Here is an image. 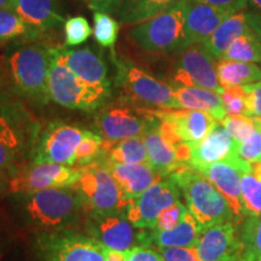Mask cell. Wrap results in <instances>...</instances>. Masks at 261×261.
I'll list each match as a JSON object with an SVG mask.
<instances>
[{"instance_id": "cell-1", "label": "cell", "mask_w": 261, "mask_h": 261, "mask_svg": "<svg viewBox=\"0 0 261 261\" xmlns=\"http://www.w3.org/2000/svg\"><path fill=\"white\" fill-rule=\"evenodd\" d=\"M51 47L39 41L14 42L5 54V73L16 94L39 104L50 102Z\"/></svg>"}, {"instance_id": "cell-2", "label": "cell", "mask_w": 261, "mask_h": 261, "mask_svg": "<svg viewBox=\"0 0 261 261\" xmlns=\"http://www.w3.org/2000/svg\"><path fill=\"white\" fill-rule=\"evenodd\" d=\"M19 197V212L37 232L69 230L80 220L84 203L73 188L47 189Z\"/></svg>"}, {"instance_id": "cell-3", "label": "cell", "mask_w": 261, "mask_h": 261, "mask_svg": "<svg viewBox=\"0 0 261 261\" xmlns=\"http://www.w3.org/2000/svg\"><path fill=\"white\" fill-rule=\"evenodd\" d=\"M38 126L17 104L0 98V179L8 180L25 155H33Z\"/></svg>"}, {"instance_id": "cell-4", "label": "cell", "mask_w": 261, "mask_h": 261, "mask_svg": "<svg viewBox=\"0 0 261 261\" xmlns=\"http://www.w3.org/2000/svg\"><path fill=\"white\" fill-rule=\"evenodd\" d=\"M169 177L178 184L188 210L198 223L201 231L218 224L234 223L227 201L200 172L184 167L173 172Z\"/></svg>"}, {"instance_id": "cell-5", "label": "cell", "mask_w": 261, "mask_h": 261, "mask_svg": "<svg viewBox=\"0 0 261 261\" xmlns=\"http://www.w3.org/2000/svg\"><path fill=\"white\" fill-rule=\"evenodd\" d=\"M190 2L181 0L155 17L136 24L128 38L148 52H180L187 48L185 22Z\"/></svg>"}, {"instance_id": "cell-6", "label": "cell", "mask_w": 261, "mask_h": 261, "mask_svg": "<svg viewBox=\"0 0 261 261\" xmlns=\"http://www.w3.org/2000/svg\"><path fill=\"white\" fill-rule=\"evenodd\" d=\"M48 93L51 100L68 109L94 112L104 107L112 97V84L86 83L52 58Z\"/></svg>"}, {"instance_id": "cell-7", "label": "cell", "mask_w": 261, "mask_h": 261, "mask_svg": "<svg viewBox=\"0 0 261 261\" xmlns=\"http://www.w3.org/2000/svg\"><path fill=\"white\" fill-rule=\"evenodd\" d=\"M80 168L74 189L80 195L87 215L125 213L126 201L103 158Z\"/></svg>"}, {"instance_id": "cell-8", "label": "cell", "mask_w": 261, "mask_h": 261, "mask_svg": "<svg viewBox=\"0 0 261 261\" xmlns=\"http://www.w3.org/2000/svg\"><path fill=\"white\" fill-rule=\"evenodd\" d=\"M116 86L122 91V100L143 108L178 109L171 85L156 79L129 62L116 61Z\"/></svg>"}, {"instance_id": "cell-9", "label": "cell", "mask_w": 261, "mask_h": 261, "mask_svg": "<svg viewBox=\"0 0 261 261\" xmlns=\"http://www.w3.org/2000/svg\"><path fill=\"white\" fill-rule=\"evenodd\" d=\"M34 247L39 261H107L106 246L73 228L38 232Z\"/></svg>"}, {"instance_id": "cell-10", "label": "cell", "mask_w": 261, "mask_h": 261, "mask_svg": "<svg viewBox=\"0 0 261 261\" xmlns=\"http://www.w3.org/2000/svg\"><path fill=\"white\" fill-rule=\"evenodd\" d=\"M91 130L63 121H52L39 133L32 162L57 163L74 167L76 150Z\"/></svg>"}, {"instance_id": "cell-11", "label": "cell", "mask_w": 261, "mask_h": 261, "mask_svg": "<svg viewBox=\"0 0 261 261\" xmlns=\"http://www.w3.org/2000/svg\"><path fill=\"white\" fill-rule=\"evenodd\" d=\"M80 168L57 163L22 165L6 180V192L27 195L47 189L73 188L80 179Z\"/></svg>"}, {"instance_id": "cell-12", "label": "cell", "mask_w": 261, "mask_h": 261, "mask_svg": "<svg viewBox=\"0 0 261 261\" xmlns=\"http://www.w3.org/2000/svg\"><path fill=\"white\" fill-rule=\"evenodd\" d=\"M154 120L151 110L140 109L127 102L102 107L94 117V125L103 138L110 143L137 138L149 128Z\"/></svg>"}, {"instance_id": "cell-13", "label": "cell", "mask_w": 261, "mask_h": 261, "mask_svg": "<svg viewBox=\"0 0 261 261\" xmlns=\"http://www.w3.org/2000/svg\"><path fill=\"white\" fill-rule=\"evenodd\" d=\"M180 189L172 177H166L126 202L125 214L137 228L151 230L160 214L180 201Z\"/></svg>"}, {"instance_id": "cell-14", "label": "cell", "mask_w": 261, "mask_h": 261, "mask_svg": "<svg viewBox=\"0 0 261 261\" xmlns=\"http://www.w3.org/2000/svg\"><path fill=\"white\" fill-rule=\"evenodd\" d=\"M217 62L203 44H192L179 52L175 65L174 86H197L223 94L217 74Z\"/></svg>"}, {"instance_id": "cell-15", "label": "cell", "mask_w": 261, "mask_h": 261, "mask_svg": "<svg viewBox=\"0 0 261 261\" xmlns=\"http://www.w3.org/2000/svg\"><path fill=\"white\" fill-rule=\"evenodd\" d=\"M249 167V162L244 161L238 155H234L223 161L211 163V165L195 169L204 175L224 196L232 211L234 224L237 226H240L246 219L242 191H241V177L243 172H246Z\"/></svg>"}, {"instance_id": "cell-16", "label": "cell", "mask_w": 261, "mask_h": 261, "mask_svg": "<svg viewBox=\"0 0 261 261\" xmlns=\"http://www.w3.org/2000/svg\"><path fill=\"white\" fill-rule=\"evenodd\" d=\"M143 139L148 150V165L163 178L178 169L188 167L178 158V146L184 142L178 138L168 122L154 115Z\"/></svg>"}, {"instance_id": "cell-17", "label": "cell", "mask_w": 261, "mask_h": 261, "mask_svg": "<svg viewBox=\"0 0 261 261\" xmlns=\"http://www.w3.org/2000/svg\"><path fill=\"white\" fill-rule=\"evenodd\" d=\"M86 228L91 237L110 249L127 252L135 247L143 246L144 230L137 228L127 219L123 212L104 215H89Z\"/></svg>"}, {"instance_id": "cell-18", "label": "cell", "mask_w": 261, "mask_h": 261, "mask_svg": "<svg viewBox=\"0 0 261 261\" xmlns=\"http://www.w3.org/2000/svg\"><path fill=\"white\" fill-rule=\"evenodd\" d=\"M196 250L200 261H241L243 246L237 225L228 221L202 230Z\"/></svg>"}, {"instance_id": "cell-19", "label": "cell", "mask_w": 261, "mask_h": 261, "mask_svg": "<svg viewBox=\"0 0 261 261\" xmlns=\"http://www.w3.org/2000/svg\"><path fill=\"white\" fill-rule=\"evenodd\" d=\"M52 58L84 81L94 85L112 84L103 55L92 47L69 48L65 45L51 47Z\"/></svg>"}, {"instance_id": "cell-20", "label": "cell", "mask_w": 261, "mask_h": 261, "mask_svg": "<svg viewBox=\"0 0 261 261\" xmlns=\"http://www.w3.org/2000/svg\"><path fill=\"white\" fill-rule=\"evenodd\" d=\"M160 120L168 122L181 142L194 144L204 138L218 122L211 114L200 110L167 109L152 110Z\"/></svg>"}, {"instance_id": "cell-21", "label": "cell", "mask_w": 261, "mask_h": 261, "mask_svg": "<svg viewBox=\"0 0 261 261\" xmlns=\"http://www.w3.org/2000/svg\"><path fill=\"white\" fill-rule=\"evenodd\" d=\"M190 146L189 167L192 169H198L237 155V143L228 135L221 122H218L203 139Z\"/></svg>"}, {"instance_id": "cell-22", "label": "cell", "mask_w": 261, "mask_h": 261, "mask_svg": "<svg viewBox=\"0 0 261 261\" xmlns=\"http://www.w3.org/2000/svg\"><path fill=\"white\" fill-rule=\"evenodd\" d=\"M103 160L119 185L126 202L143 194L155 182L163 179L162 175L155 172L149 165H123L109 162L104 158Z\"/></svg>"}, {"instance_id": "cell-23", "label": "cell", "mask_w": 261, "mask_h": 261, "mask_svg": "<svg viewBox=\"0 0 261 261\" xmlns=\"http://www.w3.org/2000/svg\"><path fill=\"white\" fill-rule=\"evenodd\" d=\"M234 12L221 10L207 4H191L189 6L185 35L187 47L192 44H204L221 22Z\"/></svg>"}, {"instance_id": "cell-24", "label": "cell", "mask_w": 261, "mask_h": 261, "mask_svg": "<svg viewBox=\"0 0 261 261\" xmlns=\"http://www.w3.org/2000/svg\"><path fill=\"white\" fill-rule=\"evenodd\" d=\"M175 93L178 109L200 110L211 114L221 122L227 116L221 94L197 86H172Z\"/></svg>"}, {"instance_id": "cell-25", "label": "cell", "mask_w": 261, "mask_h": 261, "mask_svg": "<svg viewBox=\"0 0 261 261\" xmlns=\"http://www.w3.org/2000/svg\"><path fill=\"white\" fill-rule=\"evenodd\" d=\"M200 233L201 228L198 226V223L188 210L180 223L172 230H146L145 247H150L151 244H154L156 249L171 247H196Z\"/></svg>"}, {"instance_id": "cell-26", "label": "cell", "mask_w": 261, "mask_h": 261, "mask_svg": "<svg viewBox=\"0 0 261 261\" xmlns=\"http://www.w3.org/2000/svg\"><path fill=\"white\" fill-rule=\"evenodd\" d=\"M14 10L25 23L41 33L64 24L57 0H16Z\"/></svg>"}, {"instance_id": "cell-27", "label": "cell", "mask_w": 261, "mask_h": 261, "mask_svg": "<svg viewBox=\"0 0 261 261\" xmlns=\"http://www.w3.org/2000/svg\"><path fill=\"white\" fill-rule=\"evenodd\" d=\"M252 32L253 29L248 22L247 12L238 11L225 18L203 45L212 56L219 61L236 39Z\"/></svg>"}, {"instance_id": "cell-28", "label": "cell", "mask_w": 261, "mask_h": 261, "mask_svg": "<svg viewBox=\"0 0 261 261\" xmlns=\"http://www.w3.org/2000/svg\"><path fill=\"white\" fill-rule=\"evenodd\" d=\"M181 0H123L116 15L123 25L138 24L162 14Z\"/></svg>"}, {"instance_id": "cell-29", "label": "cell", "mask_w": 261, "mask_h": 261, "mask_svg": "<svg viewBox=\"0 0 261 261\" xmlns=\"http://www.w3.org/2000/svg\"><path fill=\"white\" fill-rule=\"evenodd\" d=\"M215 67L218 79L225 90L243 87L261 80V67L256 63L219 60Z\"/></svg>"}, {"instance_id": "cell-30", "label": "cell", "mask_w": 261, "mask_h": 261, "mask_svg": "<svg viewBox=\"0 0 261 261\" xmlns=\"http://www.w3.org/2000/svg\"><path fill=\"white\" fill-rule=\"evenodd\" d=\"M103 158L109 162L123 165H148V150L143 137L128 138L103 145Z\"/></svg>"}, {"instance_id": "cell-31", "label": "cell", "mask_w": 261, "mask_h": 261, "mask_svg": "<svg viewBox=\"0 0 261 261\" xmlns=\"http://www.w3.org/2000/svg\"><path fill=\"white\" fill-rule=\"evenodd\" d=\"M42 34L44 33L25 23L15 10H0V45L38 41Z\"/></svg>"}, {"instance_id": "cell-32", "label": "cell", "mask_w": 261, "mask_h": 261, "mask_svg": "<svg viewBox=\"0 0 261 261\" xmlns=\"http://www.w3.org/2000/svg\"><path fill=\"white\" fill-rule=\"evenodd\" d=\"M241 191L246 218L261 217V161L250 163L241 177Z\"/></svg>"}, {"instance_id": "cell-33", "label": "cell", "mask_w": 261, "mask_h": 261, "mask_svg": "<svg viewBox=\"0 0 261 261\" xmlns=\"http://www.w3.org/2000/svg\"><path fill=\"white\" fill-rule=\"evenodd\" d=\"M220 60L261 63V41L254 31L236 39L225 51Z\"/></svg>"}, {"instance_id": "cell-34", "label": "cell", "mask_w": 261, "mask_h": 261, "mask_svg": "<svg viewBox=\"0 0 261 261\" xmlns=\"http://www.w3.org/2000/svg\"><path fill=\"white\" fill-rule=\"evenodd\" d=\"M240 234L243 246L241 261H253L261 257V217L246 218L240 225Z\"/></svg>"}, {"instance_id": "cell-35", "label": "cell", "mask_w": 261, "mask_h": 261, "mask_svg": "<svg viewBox=\"0 0 261 261\" xmlns=\"http://www.w3.org/2000/svg\"><path fill=\"white\" fill-rule=\"evenodd\" d=\"M93 21V35L96 41L102 47L113 48L117 40V35H119V22L109 14L99 11H94Z\"/></svg>"}, {"instance_id": "cell-36", "label": "cell", "mask_w": 261, "mask_h": 261, "mask_svg": "<svg viewBox=\"0 0 261 261\" xmlns=\"http://www.w3.org/2000/svg\"><path fill=\"white\" fill-rule=\"evenodd\" d=\"M103 145L104 140L99 135L90 132L89 136H86L77 146L76 150V163L75 166L77 167H84V166L90 165L98 159L103 156Z\"/></svg>"}, {"instance_id": "cell-37", "label": "cell", "mask_w": 261, "mask_h": 261, "mask_svg": "<svg viewBox=\"0 0 261 261\" xmlns=\"http://www.w3.org/2000/svg\"><path fill=\"white\" fill-rule=\"evenodd\" d=\"M65 46H77L91 37L92 28L84 16L68 17L64 22Z\"/></svg>"}, {"instance_id": "cell-38", "label": "cell", "mask_w": 261, "mask_h": 261, "mask_svg": "<svg viewBox=\"0 0 261 261\" xmlns=\"http://www.w3.org/2000/svg\"><path fill=\"white\" fill-rule=\"evenodd\" d=\"M221 125L225 127L228 135L232 137L237 144L252 136L256 128L253 117L248 116H226L221 121Z\"/></svg>"}, {"instance_id": "cell-39", "label": "cell", "mask_w": 261, "mask_h": 261, "mask_svg": "<svg viewBox=\"0 0 261 261\" xmlns=\"http://www.w3.org/2000/svg\"><path fill=\"white\" fill-rule=\"evenodd\" d=\"M223 97L225 108H226L227 116H250L248 112L246 103V93H244L243 87H231L226 89L225 92L221 94Z\"/></svg>"}, {"instance_id": "cell-40", "label": "cell", "mask_w": 261, "mask_h": 261, "mask_svg": "<svg viewBox=\"0 0 261 261\" xmlns=\"http://www.w3.org/2000/svg\"><path fill=\"white\" fill-rule=\"evenodd\" d=\"M237 155L249 163L261 161V130L259 128H255L246 140L238 143Z\"/></svg>"}, {"instance_id": "cell-41", "label": "cell", "mask_w": 261, "mask_h": 261, "mask_svg": "<svg viewBox=\"0 0 261 261\" xmlns=\"http://www.w3.org/2000/svg\"><path fill=\"white\" fill-rule=\"evenodd\" d=\"M188 207L181 203L180 201L175 202L174 204H172L171 207H168L167 210H165L160 214L158 221L154 228L151 230L156 231H168L172 230L173 227H175L180 223L182 218H184L185 213H187Z\"/></svg>"}, {"instance_id": "cell-42", "label": "cell", "mask_w": 261, "mask_h": 261, "mask_svg": "<svg viewBox=\"0 0 261 261\" xmlns=\"http://www.w3.org/2000/svg\"><path fill=\"white\" fill-rule=\"evenodd\" d=\"M165 261H200L196 247H171V248H158Z\"/></svg>"}, {"instance_id": "cell-43", "label": "cell", "mask_w": 261, "mask_h": 261, "mask_svg": "<svg viewBox=\"0 0 261 261\" xmlns=\"http://www.w3.org/2000/svg\"><path fill=\"white\" fill-rule=\"evenodd\" d=\"M246 103L250 116L261 117V80L243 86Z\"/></svg>"}, {"instance_id": "cell-44", "label": "cell", "mask_w": 261, "mask_h": 261, "mask_svg": "<svg viewBox=\"0 0 261 261\" xmlns=\"http://www.w3.org/2000/svg\"><path fill=\"white\" fill-rule=\"evenodd\" d=\"M189 2L191 4H207L226 11L238 12L246 8L248 0H189Z\"/></svg>"}, {"instance_id": "cell-45", "label": "cell", "mask_w": 261, "mask_h": 261, "mask_svg": "<svg viewBox=\"0 0 261 261\" xmlns=\"http://www.w3.org/2000/svg\"><path fill=\"white\" fill-rule=\"evenodd\" d=\"M128 261H165L158 249L151 247H135L128 250Z\"/></svg>"}, {"instance_id": "cell-46", "label": "cell", "mask_w": 261, "mask_h": 261, "mask_svg": "<svg viewBox=\"0 0 261 261\" xmlns=\"http://www.w3.org/2000/svg\"><path fill=\"white\" fill-rule=\"evenodd\" d=\"M84 2L93 11L113 14V12H117L123 0H84Z\"/></svg>"}, {"instance_id": "cell-47", "label": "cell", "mask_w": 261, "mask_h": 261, "mask_svg": "<svg viewBox=\"0 0 261 261\" xmlns=\"http://www.w3.org/2000/svg\"><path fill=\"white\" fill-rule=\"evenodd\" d=\"M107 261H128V250L127 252H120V250L110 249L106 247Z\"/></svg>"}, {"instance_id": "cell-48", "label": "cell", "mask_w": 261, "mask_h": 261, "mask_svg": "<svg viewBox=\"0 0 261 261\" xmlns=\"http://www.w3.org/2000/svg\"><path fill=\"white\" fill-rule=\"evenodd\" d=\"M247 17L250 27H252L254 33L259 37L261 41V16L254 14V12H247Z\"/></svg>"}, {"instance_id": "cell-49", "label": "cell", "mask_w": 261, "mask_h": 261, "mask_svg": "<svg viewBox=\"0 0 261 261\" xmlns=\"http://www.w3.org/2000/svg\"><path fill=\"white\" fill-rule=\"evenodd\" d=\"M16 0H0V10H14Z\"/></svg>"}, {"instance_id": "cell-50", "label": "cell", "mask_w": 261, "mask_h": 261, "mask_svg": "<svg viewBox=\"0 0 261 261\" xmlns=\"http://www.w3.org/2000/svg\"><path fill=\"white\" fill-rule=\"evenodd\" d=\"M6 246H8L6 241L2 236H0V259L4 256V254L6 252Z\"/></svg>"}, {"instance_id": "cell-51", "label": "cell", "mask_w": 261, "mask_h": 261, "mask_svg": "<svg viewBox=\"0 0 261 261\" xmlns=\"http://www.w3.org/2000/svg\"><path fill=\"white\" fill-rule=\"evenodd\" d=\"M249 5H252L257 11H261V0H248Z\"/></svg>"}, {"instance_id": "cell-52", "label": "cell", "mask_w": 261, "mask_h": 261, "mask_svg": "<svg viewBox=\"0 0 261 261\" xmlns=\"http://www.w3.org/2000/svg\"><path fill=\"white\" fill-rule=\"evenodd\" d=\"M6 192V180L4 179H0V194Z\"/></svg>"}, {"instance_id": "cell-53", "label": "cell", "mask_w": 261, "mask_h": 261, "mask_svg": "<svg viewBox=\"0 0 261 261\" xmlns=\"http://www.w3.org/2000/svg\"><path fill=\"white\" fill-rule=\"evenodd\" d=\"M253 117V121L255 123L256 128H259L261 130V117H256V116H252Z\"/></svg>"}, {"instance_id": "cell-54", "label": "cell", "mask_w": 261, "mask_h": 261, "mask_svg": "<svg viewBox=\"0 0 261 261\" xmlns=\"http://www.w3.org/2000/svg\"><path fill=\"white\" fill-rule=\"evenodd\" d=\"M2 85H3V74L0 73V87H2Z\"/></svg>"}, {"instance_id": "cell-55", "label": "cell", "mask_w": 261, "mask_h": 261, "mask_svg": "<svg viewBox=\"0 0 261 261\" xmlns=\"http://www.w3.org/2000/svg\"><path fill=\"white\" fill-rule=\"evenodd\" d=\"M253 261H261V257H259V259H255V260H253Z\"/></svg>"}]
</instances>
